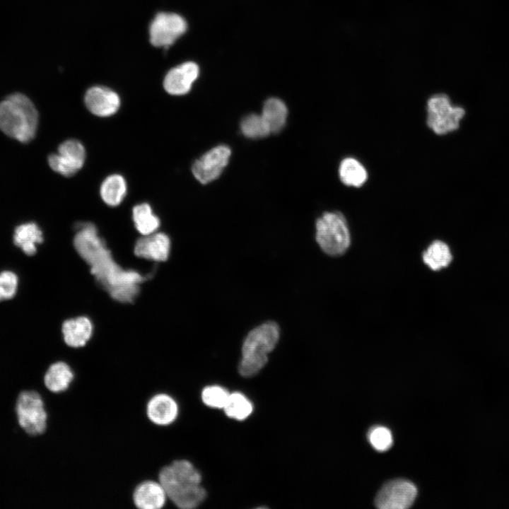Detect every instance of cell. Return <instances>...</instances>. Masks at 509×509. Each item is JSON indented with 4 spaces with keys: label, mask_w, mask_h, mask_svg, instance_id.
Masks as SVG:
<instances>
[{
    "label": "cell",
    "mask_w": 509,
    "mask_h": 509,
    "mask_svg": "<svg viewBox=\"0 0 509 509\" xmlns=\"http://www.w3.org/2000/svg\"><path fill=\"white\" fill-rule=\"evenodd\" d=\"M16 421L20 428L34 438L47 429L48 411L45 399L36 390H23L17 395L14 406Z\"/></svg>",
    "instance_id": "obj_5"
},
{
    "label": "cell",
    "mask_w": 509,
    "mask_h": 509,
    "mask_svg": "<svg viewBox=\"0 0 509 509\" xmlns=\"http://www.w3.org/2000/svg\"><path fill=\"white\" fill-rule=\"evenodd\" d=\"M85 158L83 145L78 140L69 139L59 146L58 153L51 154L48 157V163L54 171L70 177L83 167Z\"/></svg>",
    "instance_id": "obj_10"
},
{
    "label": "cell",
    "mask_w": 509,
    "mask_h": 509,
    "mask_svg": "<svg viewBox=\"0 0 509 509\" xmlns=\"http://www.w3.org/2000/svg\"><path fill=\"white\" fill-rule=\"evenodd\" d=\"M316 240L327 255H343L351 243L345 216L339 211L324 212L316 221Z\"/></svg>",
    "instance_id": "obj_6"
},
{
    "label": "cell",
    "mask_w": 509,
    "mask_h": 509,
    "mask_svg": "<svg viewBox=\"0 0 509 509\" xmlns=\"http://www.w3.org/2000/svg\"><path fill=\"white\" fill-rule=\"evenodd\" d=\"M74 245L91 267V271L107 289L112 297L121 302H131L139 292L138 284L145 278L135 271L123 270L113 260L110 251L90 223L78 225Z\"/></svg>",
    "instance_id": "obj_1"
},
{
    "label": "cell",
    "mask_w": 509,
    "mask_h": 509,
    "mask_svg": "<svg viewBox=\"0 0 509 509\" xmlns=\"http://www.w3.org/2000/svg\"><path fill=\"white\" fill-rule=\"evenodd\" d=\"M261 115L269 126L271 133H278L285 126L288 109L282 100L272 98L264 103Z\"/></svg>",
    "instance_id": "obj_21"
},
{
    "label": "cell",
    "mask_w": 509,
    "mask_h": 509,
    "mask_svg": "<svg viewBox=\"0 0 509 509\" xmlns=\"http://www.w3.org/2000/svg\"><path fill=\"white\" fill-rule=\"evenodd\" d=\"M43 241L42 232L35 223H27L17 226L14 230V244L28 255L37 251L36 244Z\"/></svg>",
    "instance_id": "obj_20"
},
{
    "label": "cell",
    "mask_w": 509,
    "mask_h": 509,
    "mask_svg": "<svg viewBox=\"0 0 509 509\" xmlns=\"http://www.w3.org/2000/svg\"><path fill=\"white\" fill-rule=\"evenodd\" d=\"M280 334L274 322H267L249 332L242 347V359L238 370L244 377H252L266 365L268 354L276 346Z\"/></svg>",
    "instance_id": "obj_4"
},
{
    "label": "cell",
    "mask_w": 509,
    "mask_h": 509,
    "mask_svg": "<svg viewBox=\"0 0 509 509\" xmlns=\"http://www.w3.org/2000/svg\"><path fill=\"white\" fill-rule=\"evenodd\" d=\"M223 409L228 417L236 420H244L252 412L253 406L242 394L234 392L229 394Z\"/></svg>",
    "instance_id": "obj_25"
},
{
    "label": "cell",
    "mask_w": 509,
    "mask_h": 509,
    "mask_svg": "<svg viewBox=\"0 0 509 509\" xmlns=\"http://www.w3.org/2000/svg\"><path fill=\"white\" fill-rule=\"evenodd\" d=\"M368 439L372 446L378 451H385L392 444L391 432L384 426L373 428L368 433Z\"/></svg>",
    "instance_id": "obj_28"
},
{
    "label": "cell",
    "mask_w": 509,
    "mask_h": 509,
    "mask_svg": "<svg viewBox=\"0 0 509 509\" xmlns=\"http://www.w3.org/2000/svg\"><path fill=\"white\" fill-rule=\"evenodd\" d=\"M240 129L245 136L251 139L263 138L271 134L262 116L257 114L245 116L240 122Z\"/></svg>",
    "instance_id": "obj_26"
},
{
    "label": "cell",
    "mask_w": 509,
    "mask_h": 509,
    "mask_svg": "<svg viewBox=\"0 0 509 509\" xmlns=\"http://www.w3.org/2000/svg\"><path fill=\"white\" fill-rule=\"evenodd\" d=\"M100 196L103 201L109 206L119 205L127 193V183L124 178L118 174L107 177L103 182Z\"/></svg>",
    "instance_id": "obj_22"
},
{
    "label": "cell",
    "mask_w": 509,
    "mask_h": 509,
    "mask_svg": "<svg viewBox=\"0 0 509 509\" xmlns=\"http://www.w3.org/2000/svg\"><path fill=\"white\" fill-rule=\"evenodd\" d=\"M417 495L415 485L405 479L387 482L378 493L375 503L380 509H405L410 507Z\"/></svg>",
    "instance_id": "obj_9"
},
{
    "label": "cell",
    "mask_w": 509,
    "mask_h": 509,
    "mask_svg": "<svg viewBox=\"0 0 509 509\" xmlns=\"http://www.w3.org/2000/svg\"><path fill=\"white\" fill-rule=\"evenodd\" d=\"M132 217L136 230L143 235L153 233L159 228L160 220L147 203L136 205L132 210Z\"/></svg>",
    "instance_id": "obj_24"
},
{
    "label": "cell",
    "mask_w": 509,
    "mask_h": 509,
    "mask_svg": "<svg viewBox=\"0 0 509 509\" xmlns=\"http://www.w3.org/2000/svg\"><path fill=\"white\" fill-rule=\"evenodd\" d=\"M187 28V22L181 16L174 13H159L150 25V42L155 47L168 48Z\"/></svg>",
    "instance_id": "obj_8"
},
{
    "label": "cell",
    "mask_w": 509,
    "mask_h": 509,
    "mask_svg": "<svg viewBox=\"0 0 509 509\" xmlns=\"http://www.w3.org/2000/svg\"><path fill=\"white\" fill-rule=\"evenodd\" d=\"M18 277L11 271L0 273V301L12 298L17 291Z\"/></svg>",
    "instance_id": "obj_29"
},
{
    "label": "cell",
    "mask_w": 509,
    "mask_h": 509,
    "mask_svg": "<svg viewBox=\"0 0 509 509\" xmlns=\"http://www.w3.org/2000/svg\"><path fill=\"white\" fill-rule=\"evenodd\" d=\"M340 181L347 187H361L368 180V173L365 167L357 158L346 157L339 166Z\"/></svg>",
    "instance_id": "obj_19"
},
{
    "label": "cell",
    "mask_w": 509,
    "mask_h": 509,
    "mask_svg": "<svg viewBox=\"0 0 509 509\" xmlns=\"http://www.w3.org/2000/svg\"><path fill=\"white\" fill-rule=\"evenodd\" d=\"M131 500L136 509H163L168 503L161 484L151 479H144L135 486Z\"/></svg>",
    "instance_id": "obj_13"
},
{
    "label": "cell",
    "mask_w": 509,
    "mask_h": 509,
    "mask_svg": "<svg viewBox=\"0 0 509 509\" xmlns=\"http://www.w3.org/2000/svg\"><path fill=\"white\" fill-rule=\"evenodd\" d=\"M230 154V148L225 145L211 148L193 163L194 176L201 184L216 180L227 165Z\"/></svg>",
    "instance_id": "obj_11"
},
{
    "label": "cell",
    "mask_w": 509,
    "mask_h": 509,
    "mask_svg": "<svg viewBox=\"0 0 509 509\" xmlns=\"http://www.w3.org/2000/svg\"><path fill=\"white\" fill-rule=\"evenodd\" d=\"M75 378L71 365L66 361L51 363L43 375V384L47 391L58 394L67 391Z\"/></svg>",
    "instance_id": "obj_17"
},
{
    "label": "cell",
    "mask_w": 509,
    "mask_h": 509,
    "mask_svg": "<svg viewBox=\"0 0 509 509\" xmlns=\"http://www.w3.org/2000/svg\"><path fill=\"white\" fill-rule=\"evenodd\" d=\"M464 114V110L452 105L445 94L433 95L426 103V124L438 135H445L457 129Z\"/></svg>",
    "instance_id": "obj_7"
},
{
    "label": "cell",
    "mask_w": 509,
    "mask_h": 509,
    "mask_svg": "<svg viewBox=\"0 0 509 509\" xmlns=\"http://www.w3.org/2000/svg\"><path fill=\"white\" fill-rule=\"evenodd\" d=\"M170 248L168 236L163 233H153L139 238L134 247L135 255L141 258L157 262L168 259Z\"/></svg>",
    "instance_id": "obj_16"
},
{
    "label": "cell",
    "mask_w": 509,
    "mask_h": 509,
    "mask_svg": "<svg viewBox=\"0 0 509 509\" xmlns=\"http://www.w3.org/2000/svg\"><path fill=\"white\" fill-rule=\"evenodd\" d=\"M452 259L449 246L441 240L433 241L423 253L424 263L433 271L447 267Z\"/></svg>",
    "instance_id": "obj_23"
},
{
    "label": "cell",
    "mask_w": 509,
    "mask_h": 509,
    "mask_svg": "<svg viewBox=\"0 0 509 509\" xmlns=\"http://www.w3.org/2000/svg\"><path fill=\"white\" fill-rule=\"evenodd\" d=\"M230 393L217 385L207 386L201 392L203 403L210 407L223 409Z\"/></svg>",
    "instance_id": "obj_27"
},
{
    "label": "cell",
    "mask_w": 509,
    "mask_h": 509,
    "mask_svg": "<svg viewBox=\"0 0 509 509\" xmlns=\"http://www.w3.org/2000/svg\"><path fill=\"white\" fill-rule=\"evenodd\" d=\"M180 407L172 394L160 392L153 394L146 404V414L148 421L159 427L172 425L178 419Z\"/></svg>",
    "instance_id": "obj_12"
},
{
    "label": "cell",
    "mask_w": 509,
    "mask_h": 509,
    "mask_svg": "<svg viewBox=\"0 0 509 509\" xmlns=\"http://www.w3.org/2000/svg\"><path fill=\"white\" fill-rule=\"evenodd\" d=\"M88 110L98 117H109L117 112L120 99L117 93L105 86H93L85 95Z\"/></svg>",
    "instance_id": "obj_14"
},
{
    "label": "cell",
    "mask_w": 509,
    "mask_h": 509,
    "mask_svg": "<svg viewBox=\"0 0 509 509\" xmlns=\"http://www.w3.org/2000/svg\"><path fill=\"white\" fill-rule=\"evenodd\" d=\"M158 480L166 493L167 505L178 509H194L206 497V491L201 484V474L188 459H176L163 467Z\"/></svg>",
    "instance_id": "obj_2"
},
{
    "label": "cell",
    "mask_w": 509,
    "mask_h": 509,
    "mask_svg": "<svg viewBox=\"0 0 509 509\" xmlns=\"http://www.w3.org/2000/svg\"><path fill=\"white\" fill-rule=\"evenodd\" d=\"M199 74L197 64L185 62L170 69L165 76L163 87L170 94L181 95L187 93Z\"/></svg>",
    "instance_id": "obj_15"
},
{
    "label": "cell",
    "mask_w": 509,
    "mask_h": 509,
    "mask_svg": "<svg viewBox=\"0 0 509 509\" xmlns=\"http://www.w3.org/2000/svg\"><path fill=\"white\" fill-rule=\"evenodd\" d=\"M37 124L38 112L26 95L15 93L0 103V129L7 136L29 142L35 135Z\"/></svg>",
    "instance_id": "obj_3"
},
{
    "label": "cell",
    "mask_w": 509,
    "mask_h": 509,
    "mask_svg": "<svg viewBox=\"0 0 509 509\" xmlns=\"http://www.w3.org/2000/svg\"><path fill=\"white\" fill-rule=\"evenodd\" d=\"M93 325L86 317L66 320L62 324L64 343L71 349L84 347L92 336Z\"/></svg>",
    "instance_id": "obj_18"
}]
</instances>
